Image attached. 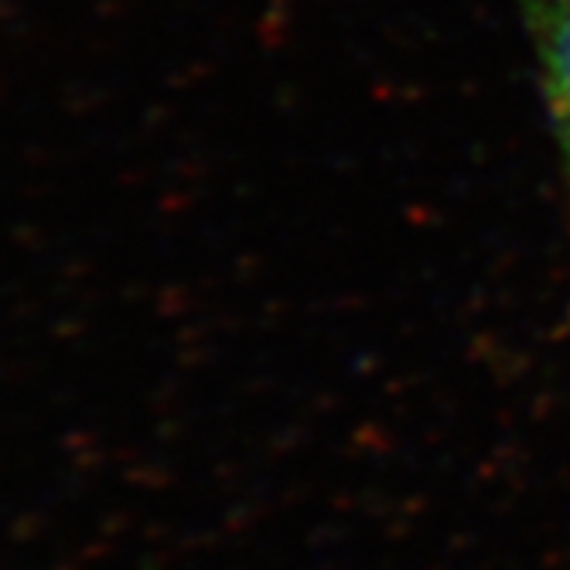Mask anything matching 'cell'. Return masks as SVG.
Returning <instances> with one entry per match:
<instances>
[{"instance_id":"cell-1","label":"cell","mask_w":570,"mask_h":570,"mask_svg":"<svg viewBox=\"0 0 570 570\" xmlns=\"http://www.w3.org/2000/svg\"><path fill=\"white\" fill-rule=\"evenodd\" d=\"M533 35H537L543 96L570 165V0H537Z\"/></svg>"}]
</instances>
